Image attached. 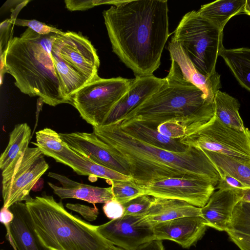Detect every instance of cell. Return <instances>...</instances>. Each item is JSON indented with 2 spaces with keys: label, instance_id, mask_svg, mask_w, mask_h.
I'll list each match as a JSON object with an SVG mask.
<instances>
[{
  "label": "cell",
  "instance_id": "obj_1",
  "mask_svg": "<svg viewBox=\"0 0 250 250\" xmlns=\"http://www.w3.org/2000/svg\"><path fill=\"white\" fill-rule=\"evenodd\" d=\"M103 15L113 51L135 77L152 75L169 35L167 1L119 0Z\"/></svg>",
  "mask_w": 250,
  "mask_h": 250
},
{
  "label": "cell",
  "instance_id": "obj_2",
  "mask_svg": "<svg viewBox=\"0 0 250 250\" xmlns=\"http://www.w3.org/2000/svg\"><path fill=\"white\" fill-rule=\"evenodd\" d=\"M93 132L127 163L137 184L169 178H208L217 184L220 180L216 167L199 147L189 146L184 152L167 151L125 134L117 123L93 127Z\"/></svg>",
  "mask_w": 250,
  "mask_h": 250
},
{
  "label": "cell",
  "instance_id": "obj_3",
  "mask_svg": "<svg viewBox=\"0 0 250 250\" xmlns=\"http://www.w3.org/2000/svg\"><path fill=\"white\" fill-rule=\"evenodd\" d=\"M59 34L40 35L27 28L9 42L5 55L7 73L23 94L38 96L51 106L70 103L65 97L52 60V45Z\"/></svg>",
  "mask_w": 250,
  "mask_h": 250
},
{
  "label": "cell",
  "instance_id": "obj_4",
  "mask_svg": "<svg viewBox=\"0 0 250 250\" xmlns=\"http://www.w3.org/2000/svg\"><path fill=\"white\" fill-rule=\"evenodd\" d=\"M164 79V84L156 92L116 123L138 121L157 128L165 122L178 121L190 134L214 116V102L200 89L190 83Z\"/></svg>",
  "mask_w": 250,
  "mask_h": 250
},
{
  "label": "cell",
  "instance_id": "obj_5",
  "mask_svg": "<svg viewBox=\"0 0 250 250\" xmlns=\"http://www.w3.org/2000/svg\"><path fill=\"white\" fill-rule=\"evenodd\" d=\"M25 203L38 235L50 250H109L114 245L97 226L67 211L52 196H36Z\"/></svg>",
  "mask_w": 250,
  "mask_h": 250
},
{
  "label": "cell",
  "instance_id": "obj_6",
  "mask_svg": "<svg viewBox=\"0 0 250 250\" xmlns=\"http://www.w3.org/2000/svg\"><path fill=\"white\" fill-rule=\"evenodd\" d=\"M51 55L64 94L71 104L72 96L98 75L100 62L96 50L85 37L67 31L56 38Z\"/></svg>",
  "mask_w": 250,
  "mask_h": 250
},
{
  "label": "cell",
  "instance_id": "obj_7",
  "mask_svg": "<svg viewBox=\"0 0 250 250\" xmlns=\"http://www.w3.org/2000/svg\"><path fill=\"white\" fill-rule=\"evenodd\" d=\"M223 31L201 17L197 11L186 14L172 39L178 42L203 74L210 76L215 70L223 45Z\"/></svg>",
  "mask_w": 250,
  "mask_h": 250
},
{
  "label": "cell",
  "instance_id": "obj_8",
  "mask_svg": "<svg viewBox=\"0 0 250 250\" xmlns=\"http://www.w3.org/2000/svg\"><path fill=\"white\" fill-rule=\"evenodd\" d=\"M133 80L121 77L104 79L98 75L72 96L71 105L93 127L101 126Z\"/></svg>",
  "mask_w": 250,
  "mask_h": 250
},
{
  "label": "cell",
  "instance_id": "obj_9",
  "mask_svg": "<svg viewBox=\"0 0 250 250\" xmlns=\"http://www.w3.org/2000/svg\"><path fill=\"white\" fill-rule=\"evenodd\" d=\"M180 140L188 146L222 154L250 164V130L246 127L243 131L231 128L214 115Z\"/></svg>",
  "mask_w": 250,
  "mask_h": 250
},
{
  "label": "cell",
  "instance_id": "obj_10",
  "mask_svg": "<svg viewBox=\"0 0 250 250\" xmlns=\"http://www.w3.org/2000/svg\"><path fill=\"white\" fill-rule=\"evenodd\" d=\"M44 156L38 147H29L2 171L3 207L9 208L31 198L30 191L49 168Z\"/></svg>",
  "mask_w": 250,
  "mask_h": 250
},
{
  "label": "cell",
  "instance_id": "obj_11",
  "mask_svg": "<svg viewBox=\"0 0 250 250\" xmlns=\"http://www.w3.org/2000/svg\"><path fill=\"white\" fill-rule=\"evenodd\" d=\"M36 142L32 143L38 147L45 156L57 162L71 167L80 175L104 179L110 184L112 181L132 180L127 176L95 163L88 158L68 146L56 131L45 128L36 133Z\"/></svg>",
  "mask_w": 250,
  "mask_h": 250
},
{
  "label": "cell",
  "instance_id": "obj_12",
  "mask_svg": "<svg viewBox=\"0 0 250 250\" xmlns=\"http://www.w3.org/2000/svg\"><path fill=\"white\" fill-rule=\"evenodd\" d=\"M137 184L145 194L182 200L200 208L207 204L217 185L203 178H169Z\"/></svg>",
  "mask_w": 250,
  "mask_h": 250
},
{
  "label": "cell",
  "instance_id": "obj_13",
  "mask_svg": "<svg viewBox=\"0 0 250 250\" xmlns=\"http://www.w3.org/2000/svg\"><path fill=\"white\" fill-rule=\"evenodd\" d=\"M98 232L113 245L125 250H135L155 240L152 226L143 216L124 215L100 226Z\"/></svg>",
  "mask_w": 250,
  "mask_h": 250
},
{
  "label": "cell",
  "instance_id": "obj_14",
  "mask_svg": "<svg viewBox=\"0 0 250 250\" xmlns=\"http://www.w3.org/2000/svg\"><path fill=\"white\" fill-rule=\"evenodd\" d=\"M167 49L171 67L165 78L169 81L190 83L200 89L209 100L214 102L216 92L221 88L220 75L208 76L201 73L190 61L181 46L171 39Z\"/></svg>",
  "mask_w": 250,
  "mask_h": 250
},
{
  "label": "cell",
  "instance_id": "obj_15",
  "mask_svg": "<svg viewBox=\"0 0 250 250\" xmlns=\"http://www.w3.org/2000/svg\"><path fill=\"white\" fill-rule=\"evenodd\" d=\"M59 134L62 140L68 146L95 163L131 176V171L127 163L115 155L108 145L93 132H75Z\"/></svg>",
  "mask_w": 250,
  "mask_h": 250
},
{
  "label": "cell",
  "instance_id": "obj_16",
  "mask_svg": "<svg viewBox=\"0 0 250 250\" xmlns=\"http://www.w3.org/2000/svg\"><path fill=\"white\" fill-rule=\"evenodd\" d=\"M164 82V78H157L153 75L135 77L126 92L115 104L102 126L120 121L156 92Z\"/></svg>",
  "mask_w": 250,
  "mask_h": 250
},
{
  "label": "cell",
  "instance_id": "obj_17",
  "mask_svg": "<svg viewBox=\"0 0 250 250\" xmlns=\"http://www.w3.org/2000/svg\"><path fill=\"white\" fill-rule=\"evenodd\" d=\"M207 228L202 216L182 217L152 226L156 240H171L184 248L195 245L204 236Z\"/></svg>",
  "mask_w": 250,
  "mask_h": 250
},
{
  "label": "cell",
  "instance_id": "obj_18",
  "mask_svg": "<svg viewBox=\"0 0 250 250\" xmlns=\"http://www.w3.org/2000/svg\"><path fill=\"white\" fill-rule=\"evenodd\" d=\"M242 190L218 189L212 193L207 204L201 208L208 227L220 231L228 229L234 208L242 200Z\"/></svg>",
  "mask_w": 250,
  "mask_h": 250
},
{
  "label": "cell",
  "instance_id": "obj_19",
  "mask_svg": "<svg viewBox=\"0 0 250 250\" xmlns=\"http://www.w3.org/2000/svg\"><path fill=\"white\" fill-rule=\"evenodd\" d=\"M14 214L7 240L16 250H50L40 240L25 203H17L9 208Z\"/></svg>",
  "mask_w": 250,
  "mask_h": 250
},
{
  "label": "cell",
  "instance_id": "obj_20",
  "mask_svg": "<svg viewBox=\"0 0 250 250\" xmlns=\"http://www.w3.org/2000/svg\"><path fill=\"white\" fill-rule=\"evenodd\" d=\"M48 176L58 181L62 186L58 187L50 182L48 183L54 193L61 199H77L95 205L105 203L113 198L111 187L104 188L85 185L54 172H49Z\"/></svg>",
  "mask_w": 250,
  "mask_h": 250
},
{
  "label": "cell",
  "instance_id": "obj_21",
  "mask_svg": "<svg viewBox=\"0 0 250 250\" xmlns=\"http://www.w3.org/2000/svg\"><path fill=\"white\" fill-rule=\"evenodd\" d=\"M202 216L201 208L179 200L153 197L144 219L154 224L177 218Z\"/></svg>",
  "mask_w": 250,
  "mask_h": 250
},
{
  "label": "cell",
  "instance_id": "obj_22",
  "mask_svg": "<svg viewBox=\"0 0 250 250\" xmlns=\"http://www.w3.org/2000/svg\"><path fill=\"white\" fill-rule=\"evenodd\" d=\"M118 124L125 134L152 146L174 152H184L189 148L181 142V139L168 138L158 132L157 128L142 123L131 121Z\"/></svg>",
  "mask_w": 250,
  "mask_h": 250
},
{
  "label": "cell",
  "instance_id": "obj_23",
  "mask_svg": "<svg viewBox=\"0 0 250 250\" xmlns=\"http://www.w3.org/2000/svg\"><path fill=\"white\" fill-rule=\"evenodd\" d=\"M247 0H218L201 6L198 14L223 31L233 16L245 14Z\"/></svg>",
  "mask_w": 250,
  "mask_h": 250
},
{
  "label": "cell",
  "instance_id": "obj_24",
  "mask_svg": "<svg viewBox=\"0 0 250 250\" xmlns=\"http://www.w3.org/2000/svg\"><path fill=\"white\" fill-rule=\"evenodd\" d=\"M220 56L239 84L250 91V48L224 47Z\"/></svg>",
  "mask_w": 250,
  "mask_h": 250
},
{
  "label": "cell",
  "instance_id": "obj_25",
  "mask_svg": "<svg viewBox=\"0 0 250 250\" xmlns=\"http://www.w3.org/2000/svg\"><path fill=\"white\" fill-rule=\"evenodd\" d=\"M31 130L26 123L16 125L11 132L8 144L0 157V168L6 169L29 147Z\"/></svg>",
  "mask_w": 250,
  "mask_h": 250
},
{
  "label": "cell",
  "instance_id": "obj_26",
  "mask_svg": "<svg viewBox=\"0 0 250 250\" xmlns=\"http://www.w3.org/2000/svg\"><path fill=\"white\" fill-rule=\"evenodd\" d=\"M214 116L231 128L243 131L246 127L240 115L238 101L229 94L217 91L214 99Z\"/></svg>",
  "mask_w": 250,
  "mask_h": 250
},
{
  "label": "cell",
  "instance_id": "obj_27",
  "mask_svg": "<svg viewBox=\"0 0 250 250\" xmlns=\"http://www.w3.org/2000/svg\"><path fill=\"white\" fill-rule=\"evenodd\" d=\"M203 150L217 169L250 187V164L226 155Z\"/></svg>",
  "mask_w": 250,
  "mask_h": 250
},
{
  "label": "cell",
  "instance_id": "obj_28",
  "mask_svg": "<svg viewBox=\"0 0 250 250\" xmlns=\"http://www.w3.org/2000/svg\"><path fill=\"white\" fill-rule=\"evenodd\" d=\"M110 185L113 198L122 204L145 194L144 190L133 179L112 181Z\"/></svg>",
  "mask_w": 250,
  "mask_h": 250
},
{
  "label": "cell",
  "instance_id": "obj_29",
  "mask_svg": "<svg viewBox=\"0 0 250 250\" xmlns=\"http://www.w3.org/2000/svg\"><path fill=\"white\" fill-rule=\"evenodd\" d=\"M228 229L250 235V203L242 201L238 203L233 210Z\"/></svg>",
  "mask_w": 250,
  "mask_h": 250
},
{
  "label": "cell",
  "instance_id": "obj_30",
  "mask_svg": "<svg viewBox=\"0 0 250 250\" xmlns=\"http://www.w3.org/2000/svg\"><path fill=\"white\" fill-rule=\"evenodd\" d=\"M153 197L144 194L123 204L125 215L144 216L147 213Z\"/></svg>",
  "mask_w": 250,
  "mask_h": 250
},
{
  "label": "cell",
  "instance_id": "obj_31",
  "mask_svg": "<svg viewBox=\"0 0 250 250\" xmlns=\"http://www.w3.org/2000/svg\"><path fill=\"white\" fill-rule=\"evenodd\" d=\"M157 130L171 139H181L188 134L187 128L178 121H167L159 125Z\"/></svg>",
  "mask_w": 250,
  "mask_h": 250
},
{
  "label": "cell",
  "instance_id": "obj_32",
  "mask_svg": "<svg viewBox=\"0 0 250 250\" xmlns=\"http://www.w3.org/2000/svg\"><path fill=\"white\" fill-rule=\"evenodd\" d=\"M15 25L27 26L40 35H47L51 33L63 35L64 32L56 27L49 26L36 20H23L17 19Z\"/></svg>",
  "mask_w": 250,
  "mask_h": 250
},
{
  "label": "cell",
  "instance_id": "obj_33",
  "mask_svg": "<svg viewBox=\"0 0 250 250\" xmlns=\"http://www.w3.org/2000/svg\"><path fill=\"white\" fill-rule=\"evenodd\" d=\"M118 0H65L66 7L71 11H83L101 4H113L115 5Z\"/></svg>",
  "mask_w": 250,
  "mask_h": 250
},
{
  "label": "cell",
  "instance_id": "obj_34",
  "mask_svg": "<svg viewBox=\"0 0 250 250\" xmlns=\"http://www.w3.org/2000/svg\"><path fill=\"white\" fill-rule=\"evenodd\" d=\"M15 22L10 18L0 23V55L5 53L10 41L13 39L12 37Z\"/></svg>",
  "mask_w": 250,
  "mask_h": 250
},
{
  "label": "cell",
  "instance_id": "obj_35",
  "mask_svg": "<svg viewBox=\"0 0 250 250\" xmlns=\"http://www.w3.org/2000/svg\"><path fill=\"white\" fill-rule=\"evenodd\" d=\"M217 169L219 173L220 178L215 189L231 188L245 189L250 188V187L244 184L235 178L222 172L217 168Z\"/></svg>",
  "mask_w": 250,
  "mask_h": 250
},
{
  "label": "cell",
  "instance_id": "obj_36",
  "mask_svg": "<svg viewBox=\"0 0 250 250\" xmlns=\"http://www.w3.org/2000/svg\"><path fill=\"white\" fill-rule=\"evenodd\" d=\"M103 209L106 217L111 220L117 219L125 215L124 206L114 198L104 203Z\"/></svg>",
  "mask_w": 250,
  "mask_h": 250
},
{
  "label": "cell",
  "instance_id": "obj_37",
  "mask_svg": "<svg viewBox=\"0 0 250 250\" xmlns=\"http://www.w3.org/2000/svg\"><path fill=\"white\" fill-rule=\"evenodd\" d=\"M66 207L68 209L79 213L84 219L89 221L95 220L99 214V210L95 205L94 208H92L79 204L68 203Z\"/></svg>",
  "mask_w": 250,
  "mask_h": 250
},
{
  "label": "cell",
  "instance_id": "obj_38",
  "mask_svg": "<svg viewBox=\"0 0 250 250\" xmlns=\"http://www.w3.org/2000/svg\"><path fill=\"white\" fill-rule=\"evenodd\" d=\"M226 232L230 240L240 250H250V235L229 229Z\"/></svg>",
  "mask_w": 250,
  "mask_h": 250
},
{
  "label": "cell",
  "instance_id": "obj_39",
  "mask_svg": "<svg viewBox=\"0 0 250 250\" xmlns=\"http://www.w3.org/2000/svg\"><path fill=\"white\" fill-rule=\"evenodd\" d=\"M135 250H165L162 240H153L140 246Z\"/></svg>",
  "mask_w": 250,
  "mask_h": 250
},
{
  "label": "cell",
  "instance_id": "obj_40",
  "mask_svg": "<svg viewBox=\"0 0 250 250\" xmlns=\"http://www.w3.org/2000/svg\"><path fill=\"white\" fill-rule=\"evenodd\" d=\"M243 197L241 201L250 203V188L243 189Z\"/></svg>",
  "mask_w": 250,
  "mask_h": 250
},
{
  "label": "cell",
  "instance_id": "obj_41",
  "mask_svg": "<svg viewBox=\"0 0 250 250\" xmlns=\"http://www.w3.org/2000/svg\"><path fill=\"white\" fill-rule=\"evenodd\" d=\"M109 250H125L124 249L115 246V245H112L109 249Z\"/></svg>",
  "mask_w": 250,
  "mask_h": 250
},
{
  "label": "cell",
  "instance_id": "obj_42",
  "mask_svg": "<svg viewBox=\"0 0 250 250\" xmlns=\"http://www.w3.org/2000/svg\"></svg>",
  "mask_w": 250,
  "mask_h": 250
}]
</instances>
